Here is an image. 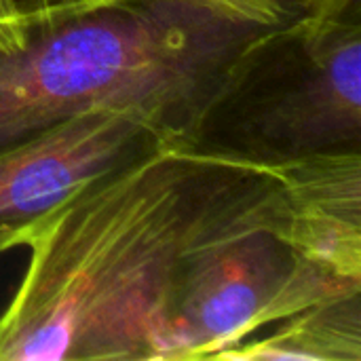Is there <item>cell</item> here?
Returning a JSON list of instances; mask_svg holds the SVG:
<instances>
[{"instance_id": "8", "label": "cell", "mask_w": 361, "mask_h": 361, "mask_svg": "<svg viewBox=\"0 0 361 361\" xmlns=\"http://www.w3.org/2000/svg\"><path fill=\"white\" fill-rule=\"evenodd\" d=\"M19 11L23 13L30 30L42 27L47 23L63 21L78 13L97 8L112 0H15Z\"/></svg>"}, {"instance_id": "5", "label": "cell", "mask_w": 361, "mask_h": 361, "mask_svg": "<svg viewBox=\"0 0 361 361\" xmlns=\"http://www.w3.org/2000/svg\"><path fill=\"white\" fill-rule=\"evenodd\" d=\"M169 142L182 144L142 112L95 108L0 146V254L91 182Z\"/></svg>"}, {"instance_id": "1", "label": "cell", "mask_w": 361, "mask_h": 361, "mask_svg": "<svg viewBox=\"0 0 361 361\" xmlns=\"http://www.w3.org/2000/svg\"><path fill=\"white\" fill-rule=\"evenodd\" d=\"M281 209L273 167L173 142L102 176L25 237L0 361H150L184 258Z\"/></svg>"}, {"instance_id": "3", "label": "cell", "mask_w": 361, "mask_h": 361, "mask_svg": "<svg viewBox=\"0 0 361 361\" xmlns=\"http://www.w3.org/2000/svg\"><path fill=\"white\" fill-rule=\"evenodd\" d=\"M195 150L267 167L361 150V11L296 6L247 42L203 108Z\"/></svg>"}, {"instance_id": "7", "label": "cell", "mask_w": 361, "mask_h": 361, "mask_svg": "<svg viewBox=\"0 0 361 361\" xmlns=\"http://www.w3.org/2000/svg\"><path fill=\"white\" fill-rule=\"evenodd\" d=\"M256 341L224 351L222 361H361V290L322 300L275 324Z\"/></svg>"}, {"instance_id": "4", "label": "cell", "mask_w": 361, "mask_h": 361, "mask_svg": "<svg viewBox=\"0 0 361 361\" xmlns=\"http://www.w3.org/2000/svg\"><path fill=\"white\" fill-rule=\"evenodd\" d=\"M262 220L195 247L167 296L152 360H218L254 332L322 300L360 292L361 281L302 258Z\"/></svg>"}, {"instance_id": "9", "label": "cell", "mask_w": 361, "mask_h": 361, "mask_svg": "<svg viewBox=\"0 0 361 361\" xmlns=\"http://www.w3.org/2000/svg\"><path fill=\"white\" fill-rule=\"evenodd\" d=\"M32 30L15 0H0V55L21 49Z\"/></svg>"}, {"instance_id": "2", "label": "cell", "mask_w": 361, "mask_h": 361, "mask_svg": "<svg viewBox=\"0 0 361 361\" xmlns=\"http://www.w3.org/2000/svg\"><path fill=\"white\" fill-rule=\"evenodd\" d=\"M294 13L292 0H112L34 27L0 55V146L82 110L127 108L195 148L233 59Z\"/></svg>"}, {"instance_id": "6", "label": "cell", "mask_w": 361, "mask_h": 361, "mask_svg": "<svg viewBox=\"0 0 361 361\" xmlns=\"http://www.w3.org/2000/svg\"><path fill=\"white\" fill-rule=\"evenodd\" d=\"M281 182L279 235L307 260L361 281V150H338L273 167Z\"/></svg>"}]
</instances>
